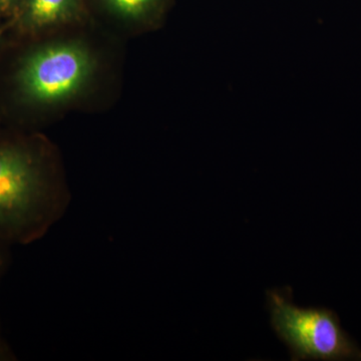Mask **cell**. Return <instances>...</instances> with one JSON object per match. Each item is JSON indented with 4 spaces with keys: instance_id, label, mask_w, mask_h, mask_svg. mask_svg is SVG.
I'll return each instance as SVG.
<instances>
[{
    "instance_id": "6da1fadb",
    "label": "cell",
    "mask_w": 361,
    "mask_h": 361,
    "mask_svg": "<svg viewBox=\"0 0 361 361\" xmlns=\"http://www.w3.org/2000/svg\"><path fill=\"white\" fill-rule=\"evenodd\" d=\"M70 206L42 142L27 137L0 140V240L27 245L49 231Z\"/></svg>"
},
{
    "instance_id": "7a4b0ae2",
    "label": "cell",
    "mask_w": 361,
    "mask_h": 361,
    "mask_svg": "<svg viewBox=\"0 0 361 361\" xmlns=\"http://www.w3.org/2000/svg\"><path fill=\"white\" fill-rule=\"evenodd\" d=\"M96 70L94 52L80 40L35 45L20 56L14 68V97L26 108L65 104L87 87Z\"/></svg>"
},
{
    "instance_id": "3957f363",
    "label": "cell",
    "mask_w": 361,
    "mask_h": 361,
    "mask_svg": "<svg viewBox=\"0 0 361 361\" xmlns=\"http://www.w3.org/2000/svg\"><path fill=\"white\" fill-rule=\"evenodd\" d=\"M267 297L271 325L290 349L292 360L361 358L360 348L331 310L298 307L281 291H268Z\"/></svg>"
},
{
    "instance_id": "277c9868",
    "label": "cell",
    "mask_w": 361,
    "mask_h": 361,
    "mask_svg": "<svg viewBox=\"0 0 361 361\" xmlns=\"http://www.w3.org/2000/svg\"><path fill=\"white\" fill-rule=\"evenodd\" d=\"M82 0H20L16 23L23 32H37L77 20Z\"/></svg>"
},
{
    "instance_id": "5b68a950",
    "label": "cell",
    "mask_w": 361,
    "mask_h": 361,
    "mask_svg": "<svg viewBox=\"0 0 361 361\" xmlns=\"http://www.w3.org/2000/svg\"><path fill=\"white\" fill-rule=\"evenodd\" d=\"M104 6L125 20L142 21L149 18L161 0H102Z\"/></svg>"
},
{
    "instance_id": "8992f818",
    "label": "cell",
    "mask_w": 361,
    "mask_h": 361,
    "mask_svg": "<svg viewBox=\"0 0 361 361\" xmlns=\"http://www.w3.org/2000/svg\"><path fill=\"white\" fill-rule=\"evenodd\" d=\"M9 245L0 240V280L4 276L9 262ZM1 338V336H0Z\"/></svg>"
},
{
    "instance_id": "52a82bcc",
    "label": "cell",
    "mask_w": 361,
    "mask_h": 361,
    "mask_svg": "<svg viewBox=\"0 0 361 361\" xmlns=\"http://www.w3.org/2000/svg\"><path fill=\"white\" fill-rule=\"evenodd\" d=\"M20 0H0V11L16 13Z\"/></svg>"
},
{
    "instance_id": "ba28073f",
    "label": "cell",
    "mask_w": 361,
    "mask_h": 361,
    "mask_svg": "<svg viewBox=\"0 0 361 361\" xmlns=\"http://www.w3.org/2000/svg\"><path fill=\"white\" fill-rule=\"evenodd\" d=\"M14 355L11 349L8 348L6 342L4 338H0V361L1 360H13Z\"/></svg>"
}]
</instances>
